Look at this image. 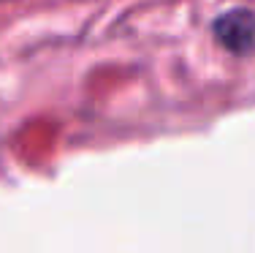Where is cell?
I'll use <instances>...</instances> for the list:
<instances>
[{
	"mask_svg": "<svg viewBox=\"0 0 255 253\" xmlns=\"http://www.w3.org/2000/svg\"><path fill=\"white\" fill-rule=\"evenodd\" d=\"M212 33L234 55H250L255 49V11L250 8H231L220 14L212 25Z\"/></svg>",
	"mask_w": 255,
	"mask_h": 253,
	"instance_id": "cell-1",
	"label": "cell"
}]
</instances>
